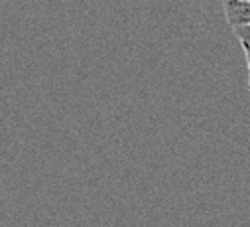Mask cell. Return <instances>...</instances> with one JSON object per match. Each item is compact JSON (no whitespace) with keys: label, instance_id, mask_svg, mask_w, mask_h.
I'll list each match as a JSON object with an SVG mask.
<instances>
[{"label":"cell","instance_id":"1","mask_svg":"<svg viewBox=\"0 0 250 227\" xmlns=\"http://www.w3.org/2000/svg\"><path fill=\"white\" fill-rule=\"evenodd\" d=\"M225 18L232 30L250 26V2H240V0H223Z\"/></svg>","mask_w":250,"mask_h":227},{"label":"cell","instance_id":"2","mask_svg":"<svg viewBox=\"0 0 250 227\" xmlns=\"http://www.w3.org/2000/svg\"><path fill=\"white\" fill-rule=\"evenodd\" d=\"M234 36L240 40L242 47H248V49H250V26H242V28H236V30H234Z\"/></svg>","mask_w":250,"mask_h":227},{"label":"cell","instance_id":"3","mask_svg":"<svg viewBox=\"0 0 250 227\" xmlns=\"http://www.w3.org/2000/svg\"><path fill=\"white\" fill-rule=\"evenodd\" d=\"M244 49V58H246V68H248V89H250V49L248 47H242Z\"/></svg>","mask_w":250,"mask_h":227},{"label":"cell","instance_id":"4","mask_svg":"<svg viewBox=\"0 0 250 227\" xmlns=\"http://www.w3.org/2000/svg\"><path fill=\"white\" fill-rule=\"evenodd\" d=\"M240 2H250V0H240Z\"/></svg>","mask_w":250,"mask_h":227}]
</instances>
